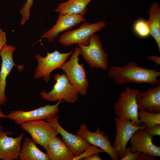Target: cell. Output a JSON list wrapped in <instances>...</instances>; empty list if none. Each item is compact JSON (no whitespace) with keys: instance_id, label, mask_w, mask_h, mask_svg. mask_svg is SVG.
I'll use <instances>...</instances> for the list:
<instances>
[{"instance_id":"obj_1","label":"cell","mask_w":160,"mask_h":160,"mask_svg":"<svg viewBox=\"0 0 160 160\" xmlns=\"http://www.w3.org/2000/svg\"><path fill=\"white\" fill-rule=\"evenodd\" d=\"M108 75L118 85L132 83L160 85V81L158 78L160 76L159 71L155 69H149L142 67L133 61L121 66H111L109 68Z\"/></svg>"},{"instance_id":"obj_2","label":"cell","mask_w":160,"mask_h":160,"mask_svg":"<svg viewBox=\"0 0 160 160\" xmlns=\"http://www.w3.org/2000/svg\"><path fill=\"white\" fill-rule=\"evenodd\" d=\"M80 51L76 46L70 59L65 62L61 68L70 82L74 86L79 94L85 96L89 85L86 71L83 63L79 62Z\"/></svg>"},{"instance_id":"obj_3","label":"cell","mask_w":160,"mask_h":160,"mask_svg":"<svg viewBox=\"0 0 160 160\" xmlns=\"http://www.w3.org/2000/svg\"><path fill=\"white\" fill-rule=\"evenodd\" d=\"M53 78L56 82L52 89L48 92L45 90L41 92L42 97L51 102L63 100L69 103H75L78 100L79 93L65 73H56Z\"/></svg>"},{"instance_id":"obj_4","label":"cell","mask_w":160,"mask_h":160,"mask_svg":"<svg viewBox=\"0 0 160 160\" xmlns=\"http://www.w3.org/2000/svg\"><path fill=\"white\" fill-rule=\"evenodd\" d=\"M139 92L137 89L127 87L121 93L113 106L115 113L118 118L129 119L137 126L142 125L138 117L139 110L136 100L137 95Z\"/></svg>"},{"instance_id":"obj_5","label":"cell","mask_w":160,"mask_h":160,"mask_svg":"<svg viewBox=\"0 0 160 160\" xmlns=\"http://www.w3.org/2000/svg\"><path fill=\"white\" fill-rule=\"evenodd\" d=\"M80 55L92 68L106 70L108 68V54L103 49L100 37L94 34L87 45L78 44Z\"/></svg>"},{"instance_id":"obj_6","label":"cell","mask_w":160,"mask_h":160,"mask_svg":"<svg viewBox=\"0 0 160 160\" xmlns=\"http://www.w3.org/2000/svg\"><path fill=\"white\" fill-rule=\"evenodd\" d=\"M83 23L77 29L63 33L59 37L60 43L65 47L76 44L87 45L91 36L105 25V23L103 21L92 23L86 21Z\"/></svg>"},{"instance_id":"obj_7","label":"cell","mask_w":160,"mask_h":160,"mask_svg":"<svg viewBox=\"0 0 160 160\" xmlns=\"http://www.w3.org/2000/svg\"><path fill=\"white\" fill-rule=\"evenodd\" d=\"M74 51L63 53L56 50L51 53L47 52V55L44 57L40 54H36L35 57L38 65L35 70L34 79L42 77L46 83H48L51 72L56 69L60 68Z\"/></svg>"},{"instance_id":"obj_8","label":"cell","mask_w":160,"mask_h":160,"mask_svg":"<svg viewBox=\"0 0 160 160\" xmlns=\"http://www.w3.org/2000/svg\"><path fill=\"white\" fill-rule=\"evenodd\" d=\"M64 102L63 100H59L55 105L48 104L30 111H25L22 110L12 111L7 115V118L12 120L18 125L28 121L46 120L56 115L59 111V105Z\"/></svg>"},{"instance_id":"obj_9","label":"cell","mask_w":160,"mask_h":160,"mask_svg":"<svg viewBox=\"0 0 160 160\" xmlns=\"http://www.w3.org/2000/svg\"><path fill=\"white\" fill-rule=\"evenodd\" d=\"M20 125L23 129L29 134L34 141L46 151L49 140L58 134L55 128L44 120L28 121Z\"/></svg>"},{"instance_id":"obj_10","label":"cell","mask_w":160,"mask_h":160,"mask_svg":"<svg viewBox=\"0 0 160 160\" xmlns=\"http://www.w3.org/2000/svg\"><path fill=\"white\" fill-rule=\"evenodd\" d=\"M76 135L86 141L89 145L100 148L107 153L113 160H119L120 157L115 148L112 146L108 135L104 133L97 126L95 132L88 129L85 123L80 126Z\"/></svg>"},{"instance_id":"obj_11","label":"cell","mask_w":160,"mask_h":160,"mask_svg":"<svg viewBox=\"0 0 160 160\" xmlns=\"http://www.w3.org/2000/svg\"><path fill=\"white\" fill-rule=\"evenodd\" d=\"M114 122L116 133L113 147L117 152L121 159L124 156L127 144L134 133L139 129H144L145 124L137 126L128 119L115 117Z\"/></svg>"},{"instance_id":"obj_12","label":"cell","mask_w":160,"mask_h":160,"mask_svg":"<svg viewBox=\"0 0 160 160\" xmlns=\"http://www.w3.org/2000/svg\"><path fill=\"white\" fill-rule=\"evenodd\" d=\"M16 48L11 44L6 45L1 53L2 63L0 71V105H5L7 102L5 90L7 85L6 79L13 68L16 66L20 71L24 68L23 65H17L14 63L13 54Z\"/></svg>"},{"instance_id":"obj_13","label":"cell","mask_w":160,"mask_h":160,"mask_svg":"<svg viewBox=\"0 0 160 160\" xmlns=\"http://www.w3.org/2000/svg\"><path fill=\"white\" fill-rule=\"evenodd\" d=\"M153 136L147 133L144 129H139L129 140L132 152H139L153 158L160 156V147L153 143Z\"/></svg>"},{"instance_id":"obj_14","label":"cell","mask_w":160,"mask_h":160,"mask_svg":"<svg viewBox=\"0 0 160 160\" xmlns=\"http://www.w3.org/2000/svg\"><path fill=\"white\" fill-rule=\"evenodd\" d=\"M56 115L46 120L57 130L62 136V140L71 150L75 156L81 155L90 145L77 135L70 133L64 129L60 124Z\"/></svg>"},{"instance_id":"obj_15","label":"cell","mask_w":160,"mask_h":160,"mask_svg":"<svg viewBox=\"0 0 160 160\" xmlns=\"http://www.w3.org/2000/svg\"><path fill=\"white\" fill-rule=\"evenodd\" d=\"M15 133L12 131L5 132L0 129V158L3 160H16L19 159L21 142L24 134L17 137L7 135Z\"/></svg>"},{"instance_id":"obj_16","label":"cell","mask_w":160,"mask_h":160,"mask_svg":"<svg viewBox=\"0 0 160 160\" xmlns=\"http://www.w3.org/2000/svg\"><path fill=\"white\" fill-rule=\"evenodd\" d=\"M85 21L84 16L79 15L59 13L56 23L41 37L47 39L49 42H54V39L61 32L70 30L75 26Z\"/></svg>"},{"instance_id":"obj_17","label":"cell","mask_w":160,"mask_h":160,"mask_svg":"<svg viewBox=\"0 0 160 160\" xmlns=\"http://www.w3.org/2000/svg\"><path fill=\"white\" fill-rule=\"evenodd\" d=\"M138 109L150 112L160 113V85L138 93L136 97Z\"/></svg>"},{"instance_id":"obj_18","label":"cell","mask_w":160,"mask_h":160,"mask_svg":"<svg viewBox=\"0 0 160 160\" xmlns=\"http://www.w3.org/2000/svg\"><path fill=\"white\" fill-rule=\"evenodd\" d=\"M46 151L50 160H73L75 156L63 140L57 136L49 140Z\"/></svg>"},{"instance_id":"obj_19","label":"cell","mask_w":160,"mask_h":160,"mask_svg":"<svg viewBox=\"0 0 160 160\" xmlns=\"http://www.w3.org/2000/svg\"><path fill=\"white\" fill-rule=\"evenodd\" d=\"M29 137L24 139L19 154L20 160H49L47 153L41 151Z\"/></svg>"},{"instance_id":"obj_20","label":"cell","mask_w":160,"mask_h":160,"mask_svg":"<svg viewBox=\"0 0 160 160\" xmlns=\"http://www.w3.org/2000/svg\"><path fill=\"white\" fill-rule=\"evenodd\" d=\"M92 0H69L60 3L54 11L59 13L79 15L84 16L87 12V5Z\"/></svg>"},{"instance_id":"obj_21","label":"cell","mask_w":160,"mask_h":160,"mask_svg":"<svg viewBox=\"0 0 160 160\" xmlns=\"http://www.w3.org/2000/svg\"><path fill=\"white\" fill-rule=\"evenodd\" d=\"M149 17L147 22L150 35L155 41L160 52V7L156 2L153 3L148 10Z\"/></svg>"},{"instance_id":"obj_22","label":"cell","mask_w":160,"mask_h":160,"mask_svg":"<svg viewBox=\"0 0 160 160\" xmlns=\"http://www.w3.org/2000/svg\"><path fill=\"white\" fill-rule=\"evenodd\" d=\"M138 116L140 121L144 123L145 128L160 124V113H154L145 111H140Z\"/></svg>"},{"instance_id":"obj_23","label":"cell","mask_w":160,"mask_h":160,"mask_svg":"<svg viewBox=\"0 0 160 160\" xmlns=\"http://www.w3.org/2000/svg\"><path fill=\"white\" fill-rule=\"evenodd\" d=\"M133 28L135 33L141 38H145L150 35V30L147 21L143 19L136 20L134 23Z\"/></svg>"},{"instance_id":"obj_24","label":"cell","mask_w":160,"mask_h":160,"mask_svg":"<svg viewBox=\"0 0 160 160\" xmlns=\"http://www.w3.org/2000/svg\"><path fill=\"white\" fill-rule=\"evenodd\" d=\"M121 160H156L149 155L139 152H132L130 147L126 148Z\"/></svg>"},{"instance_id":"obj_25","label":"cell","mask_w":160,"mask_h":160,"mask_svg":"<svg viewBox=\"0 0 160 160\" xmlns=\"http://www.w3.org/2000/svg\"><path fill=\"white\" fill-rule=\"evenodd\" d=\"M34 0H27L23 7L20 9L22 16L20 24L23 25L25 24L29 18L30 9L33 5Z\"/></svg>"},{"instance_id":"obj_26","label":"cell","mask_w":160,"mask_h":160,"mask_svg":"<svg viewBox=\"0 0 160 160\" xmlns=\"http://www.w3.org/2000/svg\"><path fill=\"white\" fill-rule=\"evenodd\" d=\"M105 151L100 148L93 145H90L80 155L75 156L73 160L81 159L83 158L89 156L97 153H104Z\"/></svg>"},{"instance_id":"obj_27","label":"cell","mask_w":160,"mask_h":160,"mask_svg":"<svg viewBox=\"0 0 160 160\" xmlns=\"http://www.w3.org/2000/svg\"><path fill=\"white\" fill-rule=\"evenodd\" d=\"M144 129L147 133L153 136L160 135V124L155 125L148 128H145Z\"/></svg>"},{"instance_id":"obj_28","label":"cell","mask_w":160,"mask_h":160,"mask_svg":"<svg viewBox=\"0 0 160 160\" xmlns=\"http://www.w3.org/2000/svg\"><path fill=\"white\" fill-rule=\"evenodd\" d=\"M7 41L5 33L0 29V55L2 50L6 45Z\"/></svg>"},{"instance_id":"obj_29","label":"cell","mask_w":160,"mask_h":160,"mask_svg":"<svg viewBox=\"0 0 160 160\" xmlns=\"http://www.w3.org/2000/svg\"><path fill=\"white\" fill-rule=\"evenodd\" d=\"M99 153H97L94 154L88 157L83 158L82 159L84 160H102L99 156Z\"/></svg>"},{"instance_id":"obj_30","label":"cell","mask_w":160,"mask_h":160,"mask_svg":"<svg viewBox=\"0 0 160 160\" xmlns=\"http://www.w3.org/2000/svg\"><path fill=\"white\" fill-rule=\"evenodd\" d=\"M148 59L154 62L157 65L160 64V57L155 55L149 56L147 57Z\"/></svg>"},{"instance_id":"obj_31","label":"cell","mask_w":160,"mask_h":160,"mask_svg":"<svg viewBox=\"0 0 160 160\" xmlns=\"http://www.w3.org/2000/svg\"><path fill=\"white\" fill-rule=\"evenodd\" d=\"M0 118H7V115L4 114L0 108Z\"/></svg>"},{"instance_id":"obj_32","label":"cell","mask_w":160,"mask_h":160,"mask_svg":"<svg viewBox=\"0 0 160 160\" xmlns=\"http://www.w3.org/2000/svg\"><path fill=\"white\" fill-rule=\"evenodd\" d=\"M1 159L0 158V160Z\"/></svg>"}]
</instances>
